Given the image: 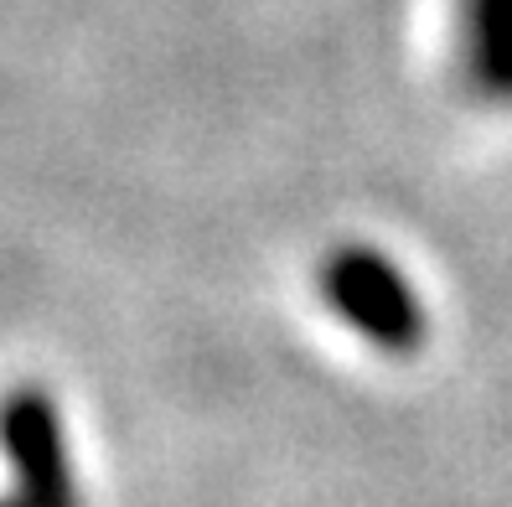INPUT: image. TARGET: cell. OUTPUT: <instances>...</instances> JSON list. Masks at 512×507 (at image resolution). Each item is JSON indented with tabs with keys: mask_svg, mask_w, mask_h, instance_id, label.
I'll return each mask as SVG.
<instances>
[{
	"mask_svg": "<svg viewBox=\"0 0 512 507\" xmlns=\"http://www.w3.org/2000/svg\"><path fill=\"white\" fill-rule=\"evenodd\" d=\"M321 295L357 337L383 352H414L425 342V306L394 254L373 244H342L321 264Z\"/></svg>",
	"mask_w": 512,
	"mask_h": 507,
	"instance_id": "1",
	"label": "cell"
},
{
	"mask_svg": "<svg viewBox=\"0 0 512 507\" xmlns=\"http://www.w3.org/2000/svg\"><path fill=\"white\" fill-rule=\"evenodd\" d=\"M0 440L16 466V497L0 507H78L63 420L42 389H16L0 404Z\"/></svg>",
	"mask_w": 512,
	"mask_h": 507,
	"instance_id": "2",
	"label": "cell"
},
{
	"mask_svg": "<svg viewBox=\"0 0 512 507\" xmlns=\"http://www.w3.org/2000/svg\"><path fill=\"white\" fill-rule=\"evenodd\" d=\"M456 57L476 99L512 109V0H456Z\"/></svg>",
	"mask_w": 512,
	"mask_h": 507,
	"instance_id": "3",
	"label": "cell"
}]
</instances>
